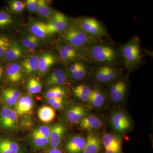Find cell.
I'll return each instance as SVG.
<instances>
[{
  "label": "cell",
  "mask_w": 153,
  "mask_h": 153,
  "mask_svg": "<svg viewBox=\"0 0 153 153\" xmlns=\"http://www.w3.org/2000/svg\"><path fill=\"white\" fill-rule=\"evenodd\" d=\"M123 68L117 65H97L91 71L93 79L102 84L111 83L120 78L123 74Z\"/></svg>",
  "instance_id": "5"
},
{
  "label": "cell",
  "mask_w": 153,
  "mask_h": 153,
  "mask_svg": "<svg viewBox=\"0 0 153 153\" xmlns=\"http://www.w3.org/2000/svg\"><path fill=\"white\" fill-rule=\"evenodd\" d=\"M57 50L60 60L64 63H70L79 60H87L82 55L80 49H76L66 43L62 42L59 44Z\"/></svg>",
  "instance_id": "9"
},
{
  "label": "cell",
  "mask_w": 153,
  "mask_h": 153,
  "mask_svg": "<svg viewBox=\"0 0 153 153\" xmlns=\"http://www.w3.org/2000/svg\"><path fill=\"white\" fill-rule=\"evenodd\" d=\"M68 81L67 73L62 69L56 68L47 76L45 82L49 86H61Z\"/></svg>",
  "instance_id": "17"
},
{
  "label": "cell",
  "mask_w": 153,
  "mask_h": 153,
  "mask_svg": "<svg viewBox=\"0 0 153 153\" xmlns=\"http://www.w3.org/2000/svg\"><path fill=\"white\" fill-rule=\"evenodd\" d=\"M105 153H123L122 149H105Z\"/></svg>",
  "instance_id": "42"
},
{
  "label": "cell",
  "mask_w": 153,
  "mask_h": 153,
  "mask_svg": "<svg viewBox=\"0 0 153 153\" xmlns=\"http://www.w3.org/2000/svg\"><path fill=\"white\" fill-rule=\"evenodd\" d=\"M57 61L55 55L50 52H45L38 56V71L41 75L47 72Z\"/></svg>",
  "instance_id": "18"
},
{
  "label": "cell",
  "mask_w": 153,
  "mask_h": 153,
  "mask_svg": "<svg viewBox=\"0 0 153 153\" xmlns=\"http://www.w3.org/2000/svg\"><path fill=\"white\" fill-rule=\"evenodd\" d=\"M10 10L15 13H21L26 7L25 2L19 0L10 1L9 4Z\"/></svg>",
  "instance_id": "35"
},
{
  "label": "cell",
  "mask_w": 153,
  "mask_h": 153,
  "mask_svg": "<svg viewBox=\"0 0 153 153\" xmlns=\"http://www.w3.org/2000/svg\"><path fill=\"white\" fill-rule=\"evenodd\" d=\"M92 88L85 84H79L76 85L73 88V93L75 97L84 102H88Z\"/></svg>",
  "instance_id": "26"
},
{
  "label": "cell",
  "mask_w": 153,
  "mask_h": 153,
  "mask_svg": "<svg viewBox=\"0 0 153 153\" xmlns=\"http://www.w3.org/2000/svg\"><path fill=\"white\" fill-rule=\"evenodd\" d=\"M128 82L125 77H121L111 82L108 90L111 100L115 103L123 101L128 91Z\"/></svg>",
  "instance_id": "8"
},
{
  "label": "cell",
  "mask_w": 153,
  "mask_h": 153,
  "mask_svg": "<svg viewBox=\"0 0 153 153\" xmlns=\"http://www.w3.org/2000/svg\"><path fill=\"white\" fill-rule=\"evenodd\" d=\"M38 57L32 55L26 58L22 63V67L27 74H32L38 71Z\"/></svg>",
  "instance_id": "29"
},
{
  "label": "cell",
  "mask_w": 153,
  "mask_h": 153,
  "mask_svg": "<svg viewBox=\"0 0 153 153\" xmlns=\"http://www.w3.org/2000/svg\"><path fill=\"white\" fill-rule=\"evenodd\" d=\"M51 128L46 126H42L39 127L33 131V134L45 137L49 139Z\"/></svg>",
  "instance_id": "37"
},
{
  "label": "cell",
  "mask_w": 153,
  "mask_h": 153,
  "mask_svg": "<svg viewBox=\"0 0 153 153\" xmlns=\"http://www.w3.org/2000/svg\"><path fill=\"white\" fill-rule=\"evenodd\" d=\"M123 63L128 72L138 68L141 63L142 55L141 41L137 36L132 37L126 44L119 48Z\"/></svg>",
  "instance_id": "2"
},
{
  "label": "cell",
  "mask_w": 153,
  "mask_h": 153,
  "mask_svg": "<svg viewBox=\"0 0 153 153\" xmlns=\"http://www.w3.org/2000/svg\"><path fill=\"white\" fill-rule=\"evenodd\" d=\"M86 145V139L80 135L69 138L64 145L66 153H82Z\"/></svg>",
  "instance_id": "12"
},
{
  "label": "cell",
  "mask_w": 153,
  "mask_h": 153,
  "mask_svg": "<svg viewBox=\"0 0 153 153\" xmlns=\"http://www.w3.org/2000/svg\"><path fill=\"white\" fill-rule=\"evenodd\" d=\"M31 34L39 39L45 38L49 35L47 32V24L41 22H35L30 26Z\"/></svg>",
  "instance_id": "27"
},
{
  "label": "cell",
  "mask_w": 153,
  "mask_h": 153,
  "mask_svg": "<svg viewBox=\"0 0 153 153\" xmlns=\"http://www.w3.org/2000/svg\"><path fill=\"white\" fill-rule=\"evenodd\" d=\"M66 90L61 86H56L51 88L46 92L47 99L54 97H64L66 94Z\"/></svg>",
  "instance_id": "33"
},
{
  "label": "cell",
  "mask_w": 153,
  "mask_h": 153,
  "mask_svg": "<svg viewBox=\"0 0 153 153\" xmlns=\"http://www.w3.org/2000/svg\"><path fill=\"white\" fill-rule=\"evenodd\" d=\"M56 112L52 107L45 105L41 107L38 111V116L39 119L45 123L51 122L56 117Z\"/></svg>",
  "instance_id": "28"
},
{
  "label": "cell",
  "mask_w": 153,
  "mask_h": 153,
  "mask_svg": "<svg viewBox=\"0 0 153 153\" xmlns=\"http://www.w3.org/2000/svg\"><path fill=\"white\" fill-rule=\"evenodd\" d=\"M71 22L86 35L96 40H100L108 36L104 25L93 17H79L72 19Z\"/></svg>",
  "instance_id": "3"
},
{
  "label": "cell",
  "mask_w": 153,
  "mask_h": 153,
  "mask_svg": "<svg viewBox=\"0 0 153 153\" xmlns=\"http://www.w3.org/2000/svg\"><path fill=\"white\" fill-rule=\"evenodd\" d=\"M66 131V127L62 123H57L52 126L49 137V146L50 149L60 148Z\"/></svg>",
  "instance_id": "11"
},
{
  "label": "cell",
  "mask_w": 153,
  "mask_h": 153,
  "mask_svg": "<svg viewBox=\"0 0 153 153\" xmlns=\"http://www.w3.org/2000/svg\"><path fill=\"white\" fill-rule=\"evenodd\" d=\"M101 140L105 149L122 148V140L120 136L116 134L106 133L103 135Z\"/></svg>",
  "instance_id": "20"
},
{
  "label": "cell",
  "mask_w": 153,
  "mask_h": 153,
  "mask_svg": "<svg viewBox=\"0 0 153 153\" xmlns=\"http://www.w3.org/2000/svg\"><path fill=\"white\" fill-rule=\"evenodd\" d=\"M72 22L66 15L60 12H55L47 24L49 35L60 33L61 34L71 26Z\"/></svg>",
  "instance_id": "7"
},
{
  "label": "cell",
  "mask_w": 153,
  "mask_h": 153,
  "mask_svg": "<svg viewBox=\"0 0 153 153\" xmlns=\"http://www.w3.org/2000/svg\"><path fill=\"white\" fill-rule=\"evenodd\" d=\"M11 38L7 36H0V57H3L5 52L13 42Z\"/></svg>",
  "instance_id": "36"
},
{
  "label": "cell",
  "mask_w": 153,
  "mask_h": 153,
  "mask_svg": "<svg viewBox=\"0 0 153 153\" xmlns=\"http://www.w3.org/2000/svg\"><path fill=\"white\" fill-rule=\"evenodd\" d=\"M3 74V69L2 67L0 65V79L2 77Z\"/></svg>",
  "instance_id": "44"
},
{
  "label": "cell",
  "mask_w": 153,
  "mask_h": 153,
  "mask_svg": "<svg viewBox=\"0 0 153 153\" xmlns=\"http://www.w3.org/2000/svg\"><path fill=\"white\" fill-rule=\"evenodd\" d=\"M36 37V36H33L32 34H28L22 39V46L26 49H29L30 45L32 44V42L34 41Z\"/></svg>",
  "instance_id": "39"
},
{
  "label": "cell",
  "mask_w": 153,
  "mask_h": 153,
  "mask_svg": "<svg viewBox=\"0 0 153 153\" xmlns=\"http://www.w3.org/2000/svg\"><path fill=\"white\" fill-rule=\"evenodd\" d=\"M40 44V41L39 38L36 37L34 39V41L32 42V44L30 45V47H29L28 50L30 51H33V50H36L39 47Z\"/></svg>",
  "instance_id": "41"
},
{
  "label": "cell",
  "mask_w": 153,
  "mask_h": 153,
  "mask_svg": "<svg viewBox=\"0 0 153 153\" xmlns=\"http://www.w3.org/2000/svg\"><path fill=\"white\" fill-rule=\"evenodd\" d=\"M80 51L88 61L96 65L120 66L123 63L119 49L108 43L99 41Z\"/></svg>",
  "instance_id": "1"
},
{
  "label": "cell",
  "mask_w": 153,
  "mask_h": 153,
  "mask_svg": "<svg viewBox=\"0 0 153 153\" xmlns=\"http://www.w3.org/2000/svg\"><path fill=\"white\" fill-rule=\"evenodd\" d=\"M6 74L10 82H19L22 77V66L16 63L10 64L6 69Z\"/></svg>",
  "instance_id": "24"
},
{
  "label": "cell",
  "mask_w": 153,
  "mask_h": 153,
  "mask_svg": "<svg viewBox=\"0 0 153 153\" xmlns=\"http://www.w3.org/2000/svg\"><path fill=\"white\" fill-rule=\"evenodd\" d=\"M111 128L117 134H125L131 129L132 122L129 116L122 110L113 111L109 117Z\"/></svg>",
  "instance_id": "6"
},
{
  "label": "cell",
  "mask_w": 153,
  "mask_h": 153,
  "mask_svg": "<svg viewBox=\"0 0 153 153\" xmlns=\"http://www.w3.org/2000/svg\"><path fill=\"white\" fill-rule=\"evenodd\" d=\"M47 153H63L59 149H51Z\"/></svg>",
  "instance_id": "43"
},
{
  "label": "cell",
  "mask_w": 153,
  "mask_h": 153,
  "mask_svg": "<svg viewBox=\"0 0 153 153\" xmlns=\"http://www.w3.org/2000/svg\"><path fill=\"white\" fill-rule=\"evenodd\" d=\"M21 94L18 89L14 88H7L3 91L2 97L6 104L10 106L16 105L21 97Z\"/></svg>",
  "instance_id": "25"
},
{
  "label": "cell",
  "mask_w": 153,
  "mask_h": 153,
  "mask_svg": "<svg viewBox=\"0 0 153 153\" xmlns=\"http://www.w3.org/2000/svg\"><path fill=\"white\" fill-rule=\"evenodd\" d=\"M87 115V110L84 106L81 105L74 104L67 110L66 117L67 121L70 123H79Z\"/></svg>",
  "instance_id": "15"
},
{
  "label": "cell",
  "mask_w": 153,
  "mask_h": 153,
  "mask_svg": "<svg viewBox=\"0 0 153 153\" xmlns=\"http://www.w3.org/2000/svg\"><path fill=\"white\" fill-rule=\"evenodd\" d=\"M26 7L31 13H36L38 6V0H27L25 1Z\"/></svg>",
  "instance_id": "38"
},
{
  "label": "cell",
  "mask_w": 153,
  "mask_h": 153,
  "mask_svg": "<svg viewBox=\"0 0 153 153\" xmlns=\"http://www.w3.org/2000/svg\"><path fill=\"white\" fill-rule=\"evenodd\" d=\"M38 6L37 13L42 18L50 19L55 13L47 1L38 0Z\"/></svg>",
  "instance_id": "30"
},
{
  "label": "cell",
  "mask_w": 153,
  "mask_h": 153,
  "mask_svg": "<svg viewBox=\"0 0 153 153\" xmlns=\"http://www.w3.org/2000/svg\"><path fill=\"white\" fill-rule=\"evenodd\" d=\"M16 105V112L17 114L23 115L29 113L33 108V100L28 96H24L20 97Z\"/></svg>",
  "instance_id": "21"
},
{
  "label": "cell",
  "mask_w": 153,
  "mask_h": 153,
  "mask_svg": "<svg viewBox=\"0 0 153 153\" xmlns=\"http://www.w3.org/2000/svg\"><path fill=\"white\" fill-rule=\"evenodd\" d=\"M106 100V97L103 91L100 88H92L90 97L88 102L95 108H98L104 105Z\"/></svg>",
  "instance_id": "19"
},
{
  "label": "cell",
  "mask_w": 153,
  "mask_h": 153,
  "mask_svg": "<svg viewBox=\"0 0 153 153\" xmlns=\"http://www.w3.org/2000/svg\"><path fill=\"white\" fill-rule=\"evenodd\" d=\"M13 23V18L10 14L5 11H0V29L8 27Z\"/></svg>",
  "instance_id": "34"
},
{
  "label": "cell",
  "mask_w": 153,
  "mask_h": 153,
  "mask_svg": "<svg viewBox=\"0 0 153 153\" xmlns=\"http://www.w3.org/2000/svg\"><path fill=\"white\" fill-rule=\"evenodd\" d=\"M65 101L64 100V97L60 99V100H58L57 102L54 103V104L51 105V106L53 108L57 109H62L63 107H64V105H65Z\"/></svg>",
  "instance_id": "40"
},
{
  "label": "cell",
  "mask_w": 153,
  "mask_h": 153,
  "mask_svg": "<svg viewBox=\"0 0 153 153\" xmlns=\"http://www.w3.org/2000/svg\"><path fill=\"white\" fill-rule=\"evenodd\" d=\"M79 124L84 130L93 131L101 128L103 126V122L97 116L88 114L79 121Z\"/></svg>",
  "instance_id": "14"
},
{
  "label": "cell",
  "mask_w": 153,
  "mask_h": 153,
  "mask_svg": "<svg viewBox=\"0 0 153 153\" xmlns=\"http://www.w3.org/2000/svg\"><path fill=\"white\" fill-rule=\"evenodd\" d=\"M42 88V83L36 77L30 78L27 82V90L30 94H35L39 93L41 91Z\"/></svg>",
  "instance_id": "31"
},
{
  "label": "cell",
  "mask_w": 153,
  "mask_h": 153,
  "mask_svg": "<svg viewBox=\"0 0 153 153\" xmlns=\"http://www.w3.org/2000/svg\"><path fill=\"white\" fill-rule=\"evenodd\" d=\"M102 144L101 138L94 131H89L86 138V145L82 153H98Z\"/></svg>",
  "instance_id": "16"
},
{
  "label": "cell",
  "mask_w": 153,
  "mask_h": 153,
  "mask_svg": "<svg viewBox=\"0 0 153 153\" xmlns=\"http://www.w3.org/2000/svg\"><path fill=\"white\" fill-rule=\"evenodd\" d=\"M92 68L91 66L90 62L87 60H82L76 71L69 74L74 80L79 81L84 79L91 73Z\"/></svg>",
  "instance_id": "22"
},
{
  "label": "cell",
  "mask_w": 153,
  "mask_h": 153,
  "mask_svg": "<svg viewBox=\"0 0 153 153\" xmlns=\"http://www.w3.org/2000/svg\"><path fill=\"white\" fill-rule=\"evenodd\" d=\"M24 53L22 47L16 42L13 41L5 52L3 57L7 61L12 62L18 60L22 57Z\"/></svg>",
  "instance_id": "23"
},
{
  "label": "cell",
  "mask_w": 153,
  "mask_h": 153,
  "mask_svg": "<svg viewBox=\"0 0 153 153\" xmlns=\"http://www.w3.org/2000/svg\"><path fill=\"white\" fill-rule=\"evenodd\" d=\"M32 141L35 149H45L49 146V139L34 134H32Z\"/></svg>",
  "instance_id": "32"
},
{
  "label": "cell",
  "mask_w": 153,
  "mask_h": 153,
  "mask_svg": "<svg viewBox=\"0 0 153 153\" xmlns=\"http://www.w3.org/2000/svg\"><path fill=\"white\" fill-rule=\"evenodd\" d=\"M61 38L62 42L80 50L100 41L88 36L72 23L61 34Z\"/></svg>",
  "instance_id": "4"
},
{
  "label": "cell",
  "mask_w": 153,
  "mask_h": 153,
  "mask_svg": "<svg viewBox=\"0 0 153 153\" xmlns=\"http://www.w3.org/2000/svg\"><path fill=\"white\" fill-rule=\"evenodd\" d=\"M0 153H25V148L16 141L7 137H0Z\"/></svg>",
  "instance_id": "13"
},
{
  "label": "cell",
  "mask_w": 153,
  "mask_h": 153,
  "mask_svg": "<svg viewBox=\"0 0 153 153\" xmlns=\"http://www.w3.org/2000/svg\"><path fill=\"white\" fill-rule=\"evenodd\" d=\"M18 124V114L16 111L8 107L3 108L0 113V128L7 130H15Z\"/></svg>",
  "instance_id": "10"
}]
</instances>
